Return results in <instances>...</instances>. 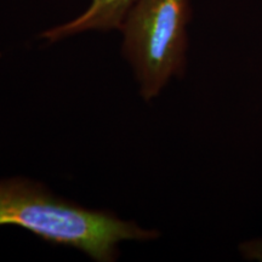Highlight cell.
<instances>
[{
    "label": "cell",
    "mask_w": 262,
    "mask_h": 262,
    "mask_svg": "<svg viewBox=\"0 0 262 262\" xmlns=\"http://www.w3.org/2000/svg\"><path fill=\"white\" fill-rule=\"evenodd\" d=\"M2 225L18 226L50 243L78 249L97 262L116 261L122 242L153 241L159 235L112 211L58 196L41 182L26 178L0 180Z\"/></svg>",
    "instance_id": "cell-1"
},
{
    "label": "cell",
    "mask_w": 262,
    "mask_h": 262,
    "mask_svg": "<svg viewBox=\"0 0 262 262\" xmlns=\"http://www.w3.org/2000/svg\"><path fill=\"white\" fill-rule=\"evenodd\" d=\"M191 17L189 0H137L124 19L123 56L145 101L185 73Z\"/></svg>",
    "instance_id": "cell-2"
},
{
    "label": "cell",
    "mask_w": 262,
    "mask_h": 262,
    "mask_svg": "<svg viewBox=\"0 0 262 262\" xmlns=\"http://www.w3.org/2000/svg\"><path fill=\"white\" fill-rule=\"evenodd\" d=\"M136 3L137 0H90L84 12L66 24L42 32L40 38L49 42H56L85 32L120 29L126 15Z\"/></svg>",
    "instance_id": "cell-3"
},
{
    "label": "cell",
    "mask_w": 262,
    "mask_h": 262,
    "mask_svg": "<svg viewBox=\"0 0 262 262\" xmlns=\"http://www.w3.org/2000/svg\"><path fill=\"white\" fill-rule=\"evenodd\" d=\"M239 250H241L243 257L247 258V260L262 262V238L244 242L239 247Z\"/></svg>",
    "instance_id": "cell-4"
}]
</instances>
